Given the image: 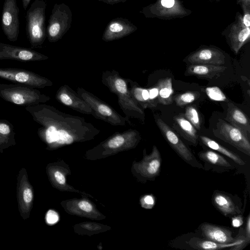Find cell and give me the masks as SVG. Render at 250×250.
<instances>
[{
  "instance_id": "obj_16",
  "label": "cell",
  "mask_w": 250,
  "mask_h": 250,
  "mask_svg": "<svg viewBox=\"0 0 250 250\" xmlns=\"http://www.w3.org/2000/svg\"><path fill=\"white\" fill-rule=\"evenodd\" d=\"M188 61L191 64H204L221 65L225 63V56L215 48L200 49L189 55Z\"/></svg>"
},
{
  "instance_id": "obj_11",
  "label": "cell",
  "mask_w": 250,
  "mask_h": 250,
  "mask_svg": "<svg viewBox=\"0 0 250 250\" xmlns=\"http://www.w3.org/2000/svg\"><path fill=\"white\" fill-rule=\"evenodd\" d=\"M48 59V56L31 49L0 42V60L27 62L44 61Z\"/></svg>"
},
{
  "instance_id": "obj_9",
  "label": "cell",
  "mask_w": 250,
  "mask_h": 250,
  "mask_svg": "<svg viewBox=\"0 0 250 250\" xmlns=\"http://www.w3.org/2000/svg\"><path fill=\"white\" fill-rule=\"evenodd\" d=\"M0 78L38 88L51 86L53 84L50 80L45 77L32 71L17 68H0Z\"/></svg>"
},
{
  "instance_id": "obj_14",
  "label": "cell",
  "mask_w": 250,
  "mask_h": 250,
  "mask_svg": "<svg viewBox=\"0 0 250 250\" xmlns=\"http://www.w3.org/2000/svg\"><path fill=\"white\" fill-rule=\"evenodd\" d=\"M240 15L226 29L229 31L227 32L228 34L226 38L229 39L230 46L235 53H237L241 48L249 42L250 37V27L245 26Z\"/></svg>"
},
{
  "instance_id": "obj_38",
  "label": "cell",
  "mask_w": 250,
  "mask_h": 250,
  "mask_svg": "<svg viewBox=\"0 0 250 250\" xmlns=\"http://www.w3.org/2000/svg\"><path fill=\"white\" fill-rule=\"evenodd\" d=\"M244 233L247 238L250 239V216L249 214L247 218L245 229H244Z\"/></svg>"
},
{
  "instance_id": "obj_18",
  "label": "cell",
  "mask_w": 250,
  "mask_h": 250,
  "mask_svg": "<svg viewBox=\"0 0 250 250\" xmlns=\"http://www.w3.org/2000/svg\"><path fill=\"white\" fill-rule=\"evenodd\" d=\"M250 239L246 236L244 229H240L239 234L236 236L235 241L228 244H220L206 239L193 238L189 240L188 244L193 249L205 250H216L225 248H231L240 244L246 247L250 244Z\"/></svg>"
},
{
  "instance_id": "obj_20",
  "label": "cell",
  "mask_w": 250,
  "mask_h": 250,
  "mask_svg": "<svg viewBox=\"0 0 250 250\" xmlns=\"http://www.w3.org/2000/svg\"><path fill=\"white\" fill-rule=\"evenodd\" d=\"M225 119L250 138V122L249 118L242 110L232 103H229L228 104Z\"/></svg>"
},
{
  "instance_id": "obj_33",
  "label": "cell",
  "mask_w": 250,
  "mask_h": 250,
  "mask_svg": "<svg viewBox=\"0 0 250 250\" xmlns=\"http://www.w3.org/2000/svg\"><path fill=\"white\" fill-rule=\"evenodd\" d=\"M231 219V224L233 227L238 228L241 227L243 223V218L241 215L233 216Z\"/></svg>"
},
{
  "instance_id": "obj_41",
  "label": "cell",
  "mask_w": 250,
  "mask_h": 250,
  "mask_svg": "<svg viewBox=\"0 0 250 250\" xmlns=\"http://www.w3.org/2000/svg\"><path fill=\"white\" fill-rule=\"evenodd\" d=\"M239 4L241 5V7L245 6L246 7H250V0H237Z\"/></svg>"
},
{
  "instance_id": "obj_34",
  "label": "cell",
  "mask_w": 250,
  "mask_h": 250,
  "mask_svg": "<svg viewBox=\"0 0 250 250\" xmlns=\"http://www.w3.org/2000/svg\"><path fill=\"white\" fill-rule=\"evenodd\" d=\"M23 200L25 203L31 202L33 199V193L31 188H26L23 192Z\"/></svg>"
},
{
  "instance_id": "obj_24",
  "label": "cell",
  "mask_w": 250,
  "mask_h": 250,
  "mask_svg": "<svg viewBox=\"0 0 250 250\" xmlns=\"http://www.w3.org/2000/svg\"><path fill=\"white\" fill-rule=\"evenodd\" d=\"M199 138L202 143L211 149L225 155L240 166L245 164V162L239 155L227 149L213 140L205 136H200Z\"/></svg>"
},
{
  "instance_id": "obj_27",
  "label": "cell",
  "mask_w": 250,
  "mask_h": 250,
  "mask_svg": "<svg viewBox=\"0 0 250 250\" xmlns=\"http://www.w3.org/2000/svg\"><path fill=\"white\" fill-rule=\"evenodd\" d=\"M200 95V94L198 91H187L177 95L174 98V100L177 105L183 107L193 102L199 98Z\"/></svg>"
},
{
  "instance_id": "obj_26",
  "label": "cell",
  "mask_w": 250,
  "mask_h": 250,
  "mask_svg": "<svg viewBox=\"0 0 250 250\" xmlns=\"http://www.w3.org/2000/svg\"><path fill=\"white\" fill-rule=\"evenodd\" d=\"M15 135L12 124L6 120L0 119V145L13 142Z\"/></svg>"
},
{
  "instance_id": "obj_23",
  "label": "cell",
  "mask_w": 250,
  "mask_h": 250,
  "mask_svg": "<svg viewBox=\"0 0 250 250\" xmlns=\"http://www.w3.org/2000/svg\"><path fill=\"white\" fill-rule=\"evenodd\" d=\"M129 89L136 102L143 108H152L147 88L141 87L138 83L127 79Z\"/></svg>"
},
{
  "instance_id": "obj_2",
  "label": "cell",
  "mask_w": 250,
  "mask_h": 250,
  "mask_svg": "<svg viewBox=\"0 0 250 250\" xmlns=\"http://www.w3.org/2000/svg\"><path fill=\"white\" fill-rule=\"evenodd\" d=\"M102 82L111 93L117 96L118 104L126 117L144 120L143 109L133 99L129 89L127 79L122 77L118 71L113 69L102 73Z\"/></svg>"
},
{
  "instance_id": "obj_15",
  "label": "cell",
  "mask_w": 250,
  "mask_h": 250,
  "mask_svg": "<svg viewBox=\"0 0 250 250\" xmlns=\"http://www.w3.org/2000/svg\"><path fill=\"white\" fill-rule=\"evenodd\" d=\"M198 156L204 162L203 168L206 170L223 173L232 170L235 167L222 155L212 150L200 151Z\"/></svg>"
},
{
  "instance_id": "obj_29",
  "label": "cell",
  "mask_w": 250,
  "mask_h": 250,
  "mask_svg": "<svg viewBox=\"0 0 250 250\" xmlns=\"http://www.w3.org/2000/svg\"><path fill=\"white\" fill-rule=\"evenodd\" d=\"M206 93L208 97L212 100L217 101H226V97L223 92L217 87L207 88Z\"/></svg>"
},
{
  "instance_id": "obj_28",
  "label": "cell",
  "mask_w": 250,
  "mask_h": 250,
  "mask_svg": "<svg viewBox=\"0 0 250 250\" xmlns=\"http://www.w3.org/2000/svg\"><path fill=\"white\" fill-rule=\"evenodd\" d=\"M184 115L196 130L200 129L201 119L196 107L192 105L187 106Z\"/></svg>"
},
{
  "instance_id": "obj_40",
  "label": "cell",
  "mask_w": 250,
  "mask_h": 250,
  "mask_svg": "<svg viewBox=\"0 0 250 250\" xmlns=\"http://www.w3.org/2000/svg\"><path fill=\"white\" fill-rule=\"evenodd\" d=\"M128 0H99L100 2H102L109 5H113L120 2H125Z\"/></svg>"
},
{
  "instance_id": "obj_12",
  "label": "cell",
  "mask_w": 250,
  "mask_h": 250,
  "mask_svg": "<svg viewBox=\"0 0 250 250\" xmlns=\"http://www.w3.org/2000/svg\"><path fill=\"white\" fill-rule=\"evenodd\" d=\"M56 99L61 104L87 115H93V111L87 103L70 86L62 85L57 91Z\"/></svg>"
},
{
  "instance_id": "obj_42",
  "label": "cell",
  "mask_w": 250,
  "mask_h": 250,
  "mask_svg": "<svg viewBox=\"0 0 250 250\" xmlns=\"http://www.w3.org/2000/svg\"><path fill=\"white\" fill-rule=\"evenodd\" d=\"M31 0H22L23 8L26 10Z\"/></svg>"
},
{
  "instance_id": "obj_17",
  "label": "cell",
  "mask_w": 250,
  "mask_h": 250,
  "mask_svg": "<svg viewBox=\"0 0 250 250\" xmlns=\"http://www.w3.org/2000/svg\"><path fill=\"white\" fill-rule=\"evenodd\" d=\"M200 227L202 235L206 240L220 244H228L236 239V236L232 237L231 230L226 227L208 223H202Z\"/></svg>"
},
{
  "instance_id": "obj_3",
  "label": "cell",
  "mask_w": 250,
  "mask_h": 250,
  "mask_svg": "<svg viewBox=\"0 0 250 250\" xmlns=\"http://www.w3.org/2000/svg\"><path fill=\"white\" fill-rule=\"evenodd\" d=\"M0 97L8 102L25 106L44 104L50 100L35 88L20 83H0Z\"/></svg>"
},
{
  "instance_id": "obj_31",
  "label": "cell",
  "mask_w": 250,
  "mask_h": 250,
  "mask_svg": "<svg viewBox=\"0 0 250 250\" xmlns=\"http://www.w3.org/2000/svg\"><path fill=\"white\" fill-rule=\"evenodd\" d=\"M244 12L242 17L243 22L245 26L248 27L250 26V9L249 7H241Z\"/></svg>"
},
{
  "instance_id": "obj_10",
  "label": "cell",
  "mask_w": 250,
  "mask_h": 250,
  "mask_svg": "<svg viewBox=\"0 0 250 250\" xmlns=\"http://www.w3.org/2000/svg\"><path fill=\"white\" fill-rule=\"evenodd\" d=\"M1 16V27L4 34L10 41H16L20 33L19 8L17 0H5Z\"/></svg>"
},
{
  "instance_id": "obj_32",
  "label": "cell",
  "mask_w": 250,
  "mask_h": 250,
  "mask_svg": "<svg viewBox=\"0 0 250 250\" xmlns=\"http://www.w3.org/2000/svg\"><path fill=\"white\" fill-rule=\"evenodd\" d=\"M46 218L48 224H54L58 221L59 216L56 212L50 210L47 213Z\"/></svg>"
},
{
  "instance_id": "obj_39",
  "label": "cell",
  "mask_w": 250,
  "mask_h": 250,
  "mask_svg": "<svg viewBox=\"0 0 250 250\" xmlns=\"http://www.w3.org/2000/svg\"><path fill=\"white\" fill-rule=\"evenodd\" d=\"M55 177L57 181L60 184H64L65 182V179L63 175L59 171H56L55 174Z\"/></svg>"
},
{
  "instance_id": "obj_6",
  "label": "cell",
  "mask_w": 250,
  "mask_h": 250,
  "mask_svg": "<svg viewBox=\"0 0 250 250\" xmlns=\"http://www.w3.org/2000/svg\"><path fill=\"white\" fill-rule=\"evenodd\" d=\"M72 21V13L65 3L54 4L46 28V37L50 42L62 38L70 29Z\"/></svg>"
},
{
  "instance_id": "obj_35",
  "label": "cell",
  "mask_w": 250,
  "mask_h": 250,
  "mask_svg": "<svg viewBox=\"0 0 250 250\" xmlns=\"http://www.w3.org/2000/svg\"><path fill=\"white\" fill-rule=\"evenodd\" d=\"M80 208L86 212H90L92 209V207L90 203L85 201H82L79 203Z\"/></svg>"
},
{
  "instance_id": "obj_43",
  "label": "cell",
  "mask_w": 250,
  "mask_h": 250,
  "mask_svg": "<svg viewBox=\"0 0 250 250\" xmlns=\"http://www.w3.org/2000/svg\"><path fill=\"white\" fill-rule=\"evenodd\" d=\"M214 0L219 1V0Z\"/></svg>"
},
{
  "instance_id": "obj_22",
  "label": "cell",
  "mask_w": 250,
  "mask_h": 250,
  "mask_svg": "<svg viewBox=\"0 0 250 250\" xmlns=\"http://www.w3.org/2000/svg\"><path fill=\"white\" fill-rule=\"evenodd\" d=\"M226 69L222 65L191 64L187 68L185 75L211 79L219 77Z\"/></svg>"
},
{
  "instance_id": "obj_37",
  "label": "cell",
  "mask_w": 250,
  "mask_h": 250,
  "mask_svg": "<svg viewBox=\"0 0 250 250\" xmlns=\"http://www.w3.org/2000/svg\"><path fill=\"white\" fill-rule=\"evenodd\" d=\"M160 4L166 8H172L175 4V0H161Z\"/></svg>"
},
{
  "instance_id": "obj_30",
  "label": "cell",
  "mask_w": 250,
  "mask_h": 250,
  "mask_svg": "<svg viewBox=\"0 0 250 250\" xmlns=\"http://www.w3.org/2000/svg\"><path fill=\"white\" fill-rule=\"evenodd\" d=\"M149 95V100L152 108L155 107L158 103V90L157 86H155L147 88Z\"/></svg>"
},
{
  "instance_id": "obj_13",
  "label": "cell",
  "mask_w": 250,
  "mask_h": 250,
  "mask_svg": "<svg viewBox=\"0 0 250 250\" xmlns=\"http://www.w3.org/2000/svg\"><path fill=\"white\" fill-rule=\"evenodd\" d=\"M137 27L128 19L116 18L111 20L107 24L102 39L104 42L119 40L133 33Z\"/></svg>"
},
{
  "instance_id": "obj_4",
  "label": "cell",
  "mask_w": 250,
  "mask_h": 250,
  "mask_svg": "<svg viewBox=\"0 0 250 250\" xmlns=\"http://www.w3.org/2000/svg\"><path fill=\"white\" fill-rule=\"evenodd\" d=\"M43 0H35L26 11V33L29 42L33 48L42 46L46 37L45 9Z\"/></svg>"
},
{
  "instance_id": "obj_8",
  "label": "cell",
  "mask_w": 250,
  "mask_h": 250,
  "mask_svg": "<svg viewBox=\"0 0 250 250\" xmlns=\"http://www.w3.org/2000/svg\"><path fill=\"white\" fill-rule=\"evenodd\" d=\"M155 122L165 139L184 161L193 167L203 168L191 150L169 125L161 118H155Z\"/></svg>"
},
{
  "instance_id": "obj_36",
  "label": "cell",
  "mask_w": 250,
  "mask_h": 250,
  "mask_svg": "<svg viewBox=\"0 0 250 250\" xmlns=\"http://www.w3.org/2000/svg\"><path fill=\"white\" fill-rule=\"evenodd\" d=\"M144 200L145 204L148 207V208H152L155 203V199L151 195H146Z\"/></svg>"
},
{
  "instance_id": "obj_7",
  "label": "cell",
  "mask_w": 250,
  "mask_h": 250,
  "mask_svg": "<svg viewBox=\"0 0 250 250\" xmlns=\"http://www.w3.org/2000/svg\"><path fill=\"white\" fill-rule=\"evenodd\" d=\"M212 132L216 137L250 156V138L239 129L225 120L219 119Z\"/></svg>"
},
{
  "instance_id": "obj_25",
  "label": "cell",
  "mask_w": 250,
  "mask_h": 250,
  "mask_svg": "<svg viewBox=\"0 0 250 250\" xmlns=\"http://www.w3.org/2000/svg\"><path fill=\"white\" fill-rule=\"evenodd\" d=\"M155 85L158 90V103L164 105L171 104L173 101L171 78L167 77L160 79Z\"/></svg>"
},
{
  "instance_id": "obj_19",
  "label": "cell",
  "mask_w": 250,
  "mask_h": 250,
  "mask_svg": "<svg viewBox=\"0 0 250 250\" xmlns=\"http://www.w3.org/2000/svg\"><path fill=\"white\" fill-rule=\"evenodd\" d=\"M211 201L214 207L226 217L234 216L241 213L240 207L227 193L214 191Z\"/></svg>"
},
{
  "instance_id": "obj_1",
  "label": "cell",
  "mask_w": 250,
  "mask_h": 250,
  "mask_svg": "<svg viewBox=\"0 0 250 250\" xmlns=\"http://www.w3.org/2000/svg\"><path fill=\"white\" fill-rule=\"evenodd\" d=\"M25 110L41 126L39 135L48 144L69 145L78 139L91 138L100 130L82 117L60 111L44 104L26 106Z\"/></svg>"
},
{
  "instance_id": "obj_5",
  "label": "cell",
  "mask_w": 250,
  "mask_h": 250,
  "mask_svg": "<svg viewBox=\"0 0 250 250\" xmlns=\"http://www.w3.org/2000/svg\"><path fill=\"white\" fill-rule=\"evenodd\" d=\"M77 92L89 105L95 118L114 126H124L128 121L127 117L122 116L107 103L83 88L78 87Z\"/></svg>"
},
{
  "instance_id": "obj_21",
  "label": "cell",
  "mask_w": 250,
  "mask_h": 250,
  "mask_svg": "<svg viewBox=\"0 0 250 250\" xmlns=\"http://www.w3.org/2000/svg\"><path fill=\"white\" fill-rule=\"evenodd\" d=\"M173 127L185 140L193 146L198 144V135L196 128L185 118L184 114H180L173 117Z\"/></svg>"
}]
</instances>
